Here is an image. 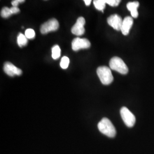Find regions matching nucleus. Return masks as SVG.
<instances>
[{
  "mask_svg": "<svg viewBox=\"0 0 154 154\" xmlns=\"http://www.w3.org/2000/svg\"><path fill=\"white\" fill-rule=\"evenodd\" d=\"M17 43L20 47L26 46L28 44V38L26 37L25 34L22 33H19L17 37Z\"/></svg>",
  "mask_w": 154,
  "mask_h": 154,
  "instance_id": "f8f14e48",
  "label": "nucleus"
},
{
  "mask_svg": "<svg viewBox=\"0 0 154 154\" xmlns=\"http://www.w3.org/2000/svg\"><path fill=\"white\" fill-rule=\"evenodd\" d=\"M139 6V3L137 1L130 2L127 4V8L128 10L131 12V16L133 18H137L139 15L138 8Z\"/></svg>",
  "mask_w": 154,
  "mask_h": 154,
  "instance_id": "9b49d317",
  "label": "nucleus"
},
{
  "mask_svg": "<svg viewBox=\"0 0 154 154\" xmlns=\"http://www.w3.org/2000/svg\"><path fill=\"white\" fill-rule=\"evenodd\" d=\"M93 3L97 9L100 11H103L106 4L105 0H95L94 1Z\"/></svg>",
  "mask_w": 154,
  "mask_h": 154,
  "instance_id": "ddd939ff",
  "label": "nucleus"
},
{
  "mask_svg": "<svg viewBox=\"0 0 154 154\" xmlns=\"http://www.w3.org/2000/svg\"><path fill=\"white\" fill-rule=\"evenodd\" d=\"M4 70L7 75L11 77L15 75H20L22 74V72L21 69L17 67L13 64L9 62H6L4 66Z\"/></svg>",
  "mask_w": 154,
  "mask_h": 154,
  "instance_id": "6e6552de",
  "label": "nucleus"
},
{
  "mask_svg": "<svg viewBox=\"0 0 154 154\" xmlns=\"http://www.w3.org/2000/svg\"><path fill=\"white\" fill-rule=\"evenodd\" d=\"M121 116L125 125L128 127H132L136 122L135 116L126 107H123L121 109Z\"/></svg>",
  "mask_w": 154,
  "mask_h": 154,
  "instance_id": "20e7f679",
  "label": "nucleus"
},
{
  "mask_svg": "<svg viewBox=\"0 0 154 154\" xmlns=\"http://www.w3.org/2000/svg\"><path fill=\"white\" fill-rule=\"evenodd\" d=\"M25 35L28 39H33L35 36V33L32 29H28L25 32Z\"/></svg>",
  "mask_w": 154,
  "mask_h": 154,
  "instance_id": "f3484780",
  "label": "nucleus"
},
{
  "mask_svg": "<svg viewBox=\"0 0 154 154\" xmlns=\"http://www.w3.org/2000/svg\"><path fill=\"white\" fill-rule=\"evenodd\" d=\"M84 2H85V3L86 5L89 6L90 5L91 2V0H85Z\"/></svg>",
  "mask_w": 154,
  "mask_h": 154,
  "instance_id": "412c9836",
  "label": "nucleus"
},
{
  "mask_svg": "<svg viewBox=\"0 0 154 154\" xmlns=\"http://www.w3.org/2000/svg\"><path fill=\"white\" fill-rule=\"evenodd\" d=\"M109 65L111 69L122 74H127L128 72V69L126 63L119 57H114L112 58L110 60Z\"/></svg>",
  "mask_w": 154,
  "mask_h": 154,
  "instance_id": "7ed1b4c3",
  "label": "nucleus"
},
{
  "mask_svg": "<svg viewBox=\"0 0 154 154\" xmlns=\"http://www.w3.org/2000/svg\"><path fill=\"white\" fill-rule=\"evenodd\" d=\"M52 57L54 60H57L61 56V49L60 46L57 45H54L52 48Z\"/></svg>",
  "mask_w": 154,
  "mask_h": 154,
  "instance_id": "4468645a",
  "label": "nucleus"
},
{
  "mask_svg": "<svg viewBox=\"0 0 154 154\" xmlns=\"http://www.w3.org/2000/svg\"><path fill=\"white\" fill-rule=\"evenodd\" d=\"M105 2L106 4H107L111 6H117L120 4L121 1L120 0H106L105 1Z\"/></svg>",
  "mask_w": 154,
  "mask_h": 154,
  "instance_id": "a211bd4d",
  "label": "nucleus"
},
{
  "mask_svg": "<svg viewBox=\"0 0 154 154\" xmlns=\"http://www.w3.org/2000/svg\"><path fill=\"white\" fill-rule=\"evenodd\" d=\"M11 13L13 14H16V13H18L20 10L18 7H14V6H12L11 8Z\"/></svg>",
  "mask_w": 154,
  "mask_h": 154,
  "instance_id": "aec40b11",
  "label": "nucleus"
},
{
  "mask_svg": "<svg viewBox=\"0 0 154 154\" xmlns=\"http://www.w3.org/2000/svg\"><path fill=\"white\" fill-rule=\"evenodd\" d=\"M59 22L56 19H50L42 25L40 29L41 33L45 34L50 32L56 31L59 28Z\"/></svg>",
  "mask_w": 154,
  "mask_h": 154,
  "instance_id": "39448f33",
  "label": "nucleus"
},
{
  "mask_svg": "<svg viewBox=\"0 0 154 154\" xmlns=\"http://www.w3.org/2000/svg\"><path fill=\"white\" fill-rule=\"evenodd\" d=\"M100 132L109 138L115 137L116 134V128L110 120L107 118H103L98 125Z\"/></svg>",
  "mask_w": 154,
  "mask_h": 154,
  "instance_id": "f257e3e1",
  "label": "nucleus"
},
{
  "mask_svg": "<svg viewBox=\"0 0 154 154\" xmlns=\"http://www.w3.org/2000/svg\"><path fill=\"white\" fill-rule=\"evenodd\" d=\"M69 63H70L69 58L65 56L63 57L61 59V62H60L61 68H62L63 69H66L68 67Z\"/></svg>",
  "mask_w": 154,
  "mask_h": 154,
  "instance_id": "dca6fc26",
  "label": "nucleus"
},
{
  "mask_svg": "<svg viewBox=\"0 0 154 154\" xmlns=\"http://www.w3.org/2000/svg\"><path fill=\"white\" fill-rule=\"evenodd\" d=\"M133 18L132 17L127 16L124 18L122 25L121 32L124 35L128 34L130 30L133 25Z\"/></svg>",
  "mask_w": 154,
  "mask_h": 154,
  "instance_id": "9d476101",
  "label": "nucleus"
},
{
  "mask_svg": "<svg viewBox=\"0 0 154 154\" xmlns=\"http://www.w3.org/2000/svg\"><path fill=\"white\" fill-rule=\"evenodd\" d=\"M97 75L99 78L100 82L105 85H110L112 82L114 77L110 68L107 66H100L97 70Z\"/></svg>",
  "mask_w": 154,
  "mask_h": 154,
  "instance_id": "f03ea898",
  "label": "nucleus"
},
{
  "mask_svg": "<svg viewBox=\"0 0 154 154\" xmlns=\"http://www.w3.org/2000/svg\"><path fill=\"white\" fill-rule=\"evenodd\" d=\"M72 49L74 51H78L79 50L88 49L91 44L88 39L76 38L72 41Z\"/></svg>",
  "mask_w": 154,
  "mask_h": 154,
  "instance_id": "423d86ee",
  "label": "nucleus"
},
{
  "mask_svg": "<svg viewBox=\"0 0 154 154\" xmlns=\"http://www.w3.org/2000/svg\"><path fill=\"white\" fill-rule=\"evenodd\" d=\"M12 13H11V8H9L8 7H4L1 9V16L3 18H8L9 17L11 16Z\"/></svg>",
  "mask_w": 154,
  "mask_h": 154,
  "instance_id": "2eb2a0df",
  "label": "nucleus"
},
{
  "mask_svg": "<svg viewBox=\"0 0 154 154\" xmlns=\"http://www.w3.org/2000/svg\"><path fill=\"white\" fill-rule=\"evenodd\" d=\"M25 2L24 0H14V1H11V5L13 6L17 7L18 4L22 3V2Z\"/></svg>",
  "mask_w": 154,
  "mask_h": 154,
  "instance_id": "6ab92c4d",
  "label": "nucleus"
},
{
  "mask_svg": "<svg viewBox=\"0 0 154 154\" xmlns=\"http://www.w3.org/2000/svg\"><path fill=\"white\" fill-rule=\"evenodd\" d=\"M85 23L86 21L83 17H79L77 20V22L72 28V33L77 35H83L85 32V29L84 28Z\"/></svg>",
  "mask_w": 154,
  "mask_h": 154,
  "instance_id": "0eeeda50",
  "label": "nucleus"
},
{
  "mask_svg": "<svg viewBox=\"0 0 154 154\" xmlns=\"http://www.w3.org/2000/svg\"><path fill=\"white\" fill-rule=\"evenodd\" d=\"M122 22L123 20L121 16L118 14L111 15L107 18V23L109 25L117 31L121 30Z\"/></svg>",
  "mask_w": 154,
  "mask_h": 154,
  "instance_id": "1a4fd4ad",
  "label": "nucleus"
}]
</instances>
